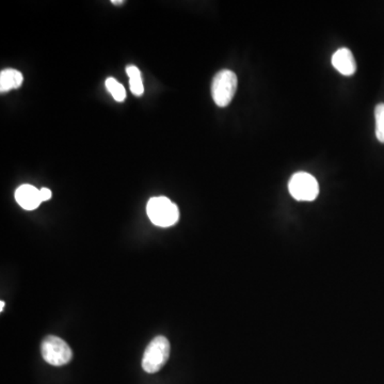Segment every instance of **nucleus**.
I'll return each instance as SVG.
<instances>
[{
  "label": "nucleus",
  "mask_w": 384,
  "mask_h": 384,
  "mask_svg": "<svg viewBox=\"0 0 384 384\" xmlns=\"http://www.w3.org/2000/svg\"><path fill=\"white\" fill-rule=\"evenodd\" d=\"M147 212L149 220L161 228L174 226L179 219L176 204L165 196L152 198L147 203Z\"/></svg>",
  "instance_id": "nucleus-1"
},
{
  "label": "nucleus",
  "mask_w": 384,
  "mask_h": 384,
  "mask_svg": "<svg viewBox=\"0 0 384 384\" xmlns=\"http://www.w3.org/2000/svg\"><path fill=\"white\" fill-rule=\"evenodd\" d=\"M238 80L235 73L230 70L220 71L214 77L212 84V95L219 107H226L233 100L237 91Z\"/></svg>",
  "instance_id": "nucleus-2"
},
{
  "label": "nucleus",
  "mask_w": 384,
  "mask_h": 384,
  "mask_svg": "<svg viewBox=\"0 0 384 384\" xmlns=\"http://www.w3.org/2000/svg\"><path fill=\"white\" fill-rule=\"evenodd\" d=\"M170 356V342L165 336L154 338L143 358V368L149 374H155L165 366Z\"/></svg>",
  "instance_id": "nucleus-3"
},
{
  "label": "nucleus",
  "mask_w": 384,
  "mask_h": 384,
  "mask_svg": "<svg viewBox=\"0 0 384 384\" xmlns=\"http://www.w3.org/2000/svg\"><path fill=\"white\" fill-rule=\"evenodd\" d=\"M43 358L53 366H63L72 360L73 352L68 342L58 336H49L41 346Z\"/></svg>",
  "instance_id": "nucleus-4"
},
{
  "label": "nucleus",
  "mask_w": 384,
  "mask_h": 384,
  "mask_svg": "<svg viewBox=\"0 0 384 384\" xmlns=\"http://www.w3.org/2000/svg\"><path fill=\"white\" fill-rule=\"evenodd\" d=\"M289 190L293 199L311 202L318 196L319 185L310 173L298 172L291 176Z\"/></svg>",
  "instance_id": "nucleus-5"
},
{
  "label": "nucleus",
  "mask_w": 384,
  "mask_h": 384,
  "mask_svg": "<svg viewBox=\"0 0 384 384\" xmlns=\"http://www.w3.org/2000/svg\"><path fill=\"white\" fill-rule=\"evenodd\" d=\"M15 200L26 210H33L42 203L40 190L31 185H21L15 191Z\"/></svg>",
  "instance_id": "nucleus-6"
},
{
  "label": "nucleus",
  "mask_w": 384,
  "mask_h": 384,
  "mask_svg": "<svg viewBox=\"0 0 384 384\" xmlns=\"http://www.w3.org/2000/svg\"><path fill=\"white\" fill-rule=\"evenodd\" d=\"M332 66L345 76H352L356 71L354 54L348 48H340L332 56Z\"/></svg>",
  "instance_id": "nucleus-7"
},
{
  "label": "nucleus",
  "mask_w": 384,
  "mask_h": 384,
  "mask_svg": "<svg viewBox=\"0 0 384 384\" xmlns=\"http://www.w3.org/2000/svg\"><path fill=\"white\" fill-rule=\"evenodd\" d=\"M23 74L13 68L3 70L0 74V91L5 92L19 88L23 84Z\"/></svg>",
  "instance_id": "nucleus-8"
},
{
  "label": "nucleus",
  "mask_w": 384,
  "mask_h": 384,
  "mask_svg": "<svg viewBox=\"0 0 384 384\" xmlns=\"http://www.w3.org/2000/svg\"><path fill=\"white\" fill-rule=\"evenodd\" d=\"M126 73L129 77V86L131 91L136 96H141L145 92V86H143V80H141V73L139 68L135 66H129L126 68Z\"/></svg>",
  "instance_id": "nucleus-9"
},
{
  "label": "nucleus",
  "mask_w": 384,
  "mask_h": 384,
  "mask_svg": "<svg viewBox=\"0 0 384 384\" xmlns=\"http://www.w3.org/2000/svg\"><path fill=\"white\" fill-rule=\"evenodd\" d=\"M106 88L108 89V91L110 92L112 98L117 100V102H121L125 100V88H124L120 82H118L117 80H114V78L109 77V78L106 80Z\"/></svg>",
  "instance_id": "nucleus-10"
},
{
  "label": "nucleus",
  "mask_w": 384,
  "mask_h": 384,
  "mask_svg": "<svg viewBox=\"0 0 384 384\" xmlns=\"http://www.w3.org/2000/svg\"><path fill=\"white\" fill-rule=\"evenodd\" d=\"M376 137L379 143H384V104H378L375 109Z\"/></svg>",
  "instance_id": "nucleus-11"
},
{
  "label": "nucleus",
  "mask_w": 384,
  "mask_h": 384,
  "mask_svg": "<svg viewBox=\"0 0 384 384\" xmlns=\"http://www.w3.org/2000/svg\"><path fill=\"white\" fill-rule=\"evenodd\" d=\"M41 199H42V202L44 201H48L51 198V191L48 188H42L40 190Z\"/></svg>",
  "instance_id": "nucleus-12"
},
{
  "label": "nucleus",
  "mask_w": 384,
  "mask_h": 384,
  "mask_svg": "<svg viewBox=\"0 0 384 384\" xmlns=\"http://www.w3.org/2000/svg\"><path fill=\"white\" fill-rule=\"evenodd\" d=\"M123 0H112V3L113 5H119V3H123Z\"/></svg>",
  "instance_id": "nucleus-13"
},
{
  "label": "nucleus",
  "mask_w": 384,
  "mask_h": 384,
  "mask_svg": "<svg viewBox=\"0 0 384 384\" xmlns=\"http://www.w3.org/2000/svg\"><path fill=\"white\" fill-rule=\"evenodd\" d=\"M3 307H5V302H3V301H1V302H0V312H3Z\"/></svg>",
  "instance_id": "nucleus-14"
}]
</instances>
